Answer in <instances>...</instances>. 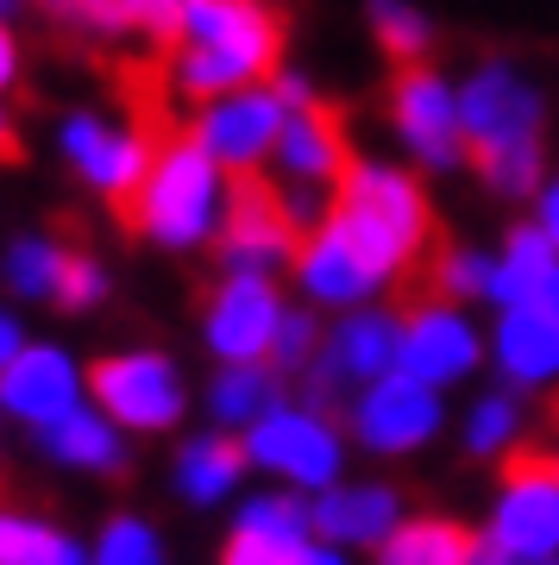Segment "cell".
<instances>
[{
	"mask_svg": "<svg viewBox=\"0 0 559 565\" xmlns=\"http://www.w3.org/2000/svg\"><path fill=\"white\" fill-rule=\"evenodd\" d=\"M57 546H63V534H51L44 522H25V515H7V509H0V565H51Z\"/></svg>",
	"mask_w": 559,
	"mask_h": 565,
	"instance_id": "obj_29",
	"label": "cell"
},
{
	"mask_svg": "<svg viewBox=\"0 0 559 565\" xmlns=\"http://www.w3.org/2000/svg\"><path fill=\"white\" fill-rule=\"evenodd\" d=\"M460 126H465V158L478 163V177L497 195L521 202V195L547 189V145H540L547 102L516 63L491 57L460 82Z\"/></svg>",
	"mask_w": 559,
	"mask_h": 565,
	"instance_id": "obj_2",
	"label": "cell"
},
{
	"mask_svg": "<svg viewBox=\"0 0 559 565\" xmlns=\"http://www.w3.org/2000/svg\"><path fill=\"white\" fill-rule=\"evenodd\" d=\"M302 565H346V559H340V553H327V546H308V559H302Z\"/></svg>",
	"mask_w": 559,
	"mask_h": 565,
	"instance_id": "obj_41",
	"label": "cell"
},
{
	"mask_svg": "<svg viewBox=\"0 0 559 565\" xmlns=\"http://www.w3.org/2000/svg\"><path fill=\"white\" fill-rule=\"evenodd\" d=\"M44 446L63 465H88V471H120V434L101 422V415H63L57 427H44Z\"/></svg>",
	"mask_w": 559,
	"mask_h": 565,
	"instance_id": "obj_27",
	"label": "cell"
},
{
	"mask_svg": "<svg viewBox=\"0 0 559 565\" xmlns=\"http://www.w3.org/2000/svg\"><path fill=\"white\" fill-rule=\"evenodd\" d=\"M397 359H402V315H371V308L346 315L334 327V340L320 345L315 371H308V403L334 415L346 384H383Z\"/></svg>",
	"mask_w": 559,
	"mask_h": 565,
	"instance_id": "obj_10",
	"label": "cell"
},
{
	"mask_svg": "<svg viewBox=\"0 0 559 565\" xmlns=\"http://www.w3.org/2000/svg\"><path fill=\"white\" fill-rule=\"evenodd\" d=\"M315 315H302V308H289V315H283V327H277V345H271V352H277V371H296V364H308L315 359Z\"/></svg>",
	"mask_w": 559,
	"mask_h": 565,
	"instance_id": "obj_35",
	"label": "cell"
},
{
	"mask_svg": "<svg viewBox=\"0 0 559 565\" xmlns=\"http://www.w3.org/2000/svg\"><path fill=\"white\" fill-rule=\"evenodd\" d=\"M472 434H465V440H472V452H497L503 440H509V434H516V396H509V390H497V396H484L478 408H472Z\"/></svg>",
	"mask_w": 559,
	"mask_h": 565,
	"instance_id": "obj_33",
	"label": "cell"
},
{
	"mask_svg": "<svg viewBox=\"0 0 559 565\" xmlns=\"http://www.w3.org/2000/svg\"><path fill=\"white\" fill-rule=\"evenodd\" d=\"M63 258H70V245L57 239H13L7 252V282L20 289V296H57V277H63Z\"/></svg>",
	"mask_w": 559,
	"mask_h": 565,
	"instance_id": "obj_28",
	"label": "cell"
},
{
	"mask_svg": "<svg viewBox=\"0 0 559 565\" xmlns=\"http://www.w3.org/2000/svg\"><path fill=\"white\" fill-rule=\"evenodd\" d=\"M308 559V541H277V534H259V527H240L220 565H302Z\"/></svg>",
	"mask_w": 559,
	"mask_h": 565,
	"instance_id": "obj_32",
	"label": "cell"
},
{
	"mask_svg": "<svg viewBox=\"0 0 559 565\" xmlns=\"http://www.w3.org/2000/svg\"><path fill=\"white\" fill-rule=\"evenodd\" d=\"M289 308L277 302V282L271 277H226L208 296V345L226 364H259L277 345V327Z\"/></svg>",
	"mask_w": 559,
	"mask_h": 565,
	"instance_id": "obj_13",
	"label": "cell"
},
{
	"mask_svg": "<svg viewBox=\"0 0 559 565\" xmlns=\"http://www.w3.org/2000/svg\"><path fill=\"white\" fill-rule=\"evenodd\" d=\"M365 20H371L378 51L397 63V70L428 63V51H434V20L421 13L415 0H365Z\"/></svg>",
	"mask_w": 559,
	"mask_h": 565,
	"instance_id": "obj_26",
	"label": "cell"
},
{
	"mask_svg": "<svg viewBox=\"0 0 559 565\" xmlns=\"http://www.w3.org/2000/svg\"><path fill=\"white\" fill-rule=\"evenodd\" d=\"M283 126H289V107L277 102V88L264 82V88H240V95H220L196 114V132L201 151L226 170V177H252L264 170V158L277 151Z\"/></svg>",
	"mask_w": 559,
	"mask_h": 565,
	"instance_id": "obj_9",
	"label": "cell"
},
{
	"mask_svg": "<svg viewBox=\"0 0 559 565\" xmlns=\"http://www.w3.org/2000/svg\"><path fill=\"white\" fill-rule=\"evenodd\" d=\"M472 546H478V534H465L460 522L421 515V522L397 527V534L383 541L378 565H472Z\"/></svg>",
	"mask_w": 559,
	"mask_h": 565,
	"instance_id": "obj_23",
	"label": "cell"
},
{
	"mask_svg": "<svg viewBox=\"0 0 559 565\" xmlns=\"http://www.w3.org/2000/svg\"><path fill=\"white\" fill-rule=\"evenodd\" d=\"M182 0H63V13L82 20L88 32H145V39L170 44Z\"/></svg>",
	"mask_w": 559,
	"mask_h": 565,
	"instance_id": "obj_25",
	"label": "cell"
},
{
	"mask_svg": "<svg viewBox=\"0 0 559 565\" xmlns=\"http://www.w3.org/2000/svg\"><path fill=\"white\" fill-rule=\"evenodd\" d=\"M277 396H283L277 371H264V364H226L208 403H214V422H226V427H259L264 415H277V408H283Z\"/></svg>",
	"mask_w": 559,
	"mask_h": 565,
	"instance_id": "obj_24",
	"label": "cell"
},
{
	"mask_svg": "<svg viewBox=\"0 0 559 565\" xmlns=\"http://www.w3.org/2000/svg\"><path fill=\"white\" fill-rule=\"evenodd\" d=\"M390 126L409 145V158L428 170H453L465 163V126H460V82H446L434 57L390 70Z\"/></svg>",
	"mask_w": 559,
	"mask_h": 565,
	"instance_id": "obj_8",
	"label": "cell"
},
{
	"mask_svg": "<svg viewBox=\"0 0 559 565\" xmlns=\"http://www.w3.org/2000/svg\"><path fill=\"white\" fill-rule=\"evenodd\" d=\"M302 221L277 177H226V214H220L214 252L226 264V277H271L277 264H296L302 252Z\"/></svg>",
	"mask_w": 559,
	"mask_h": 565,
	"instance_id": "obj_5",
	"label": "cell"
},
{
	"mask_svg": "<svg viewBox=\"0 0 559 565\" xmlns=\"http://www.w3.org/2000/svg\"><path fill=\"white\" fill-rule=\"evenodd\" d=\"M491 541L509 559H553L559 553V452L553 446H516L503 459V497Z\"/></svg>",
	"mask_w": 559,
	"mask_h": 565,
	"instance_id": "obj_6",
	"label": "cell"
},
{
	"mask_svg": "<svg viewBox=\"0 0 559 565\" xmlns=\"http://www.w3.org/2000/svg\"><path fill=\"white\" fill-rule=\"evenodd\" d=\"M20 352H25V345H20V327H13L7 315H0V371H7V364L20 359Z\"/></svg>",
	"mask_w": 559,
	"mask_h": 565,
	"instance_id": "obj_38",
	"label": "cell"
},
{
	"mask_svg": "<svg viewBox=\"0 0 559 565\" xmlns=\"http://www.w3.org/2000/svg\"><path fill=\"white\" fill-rule=\"evenodd\" d=\"M296 277H302V289L315 296V302H327V308H359L365 296H378V270L359 258V245L346 239L334 221H320L308 239H302V252H296Z\"/></svg>",
	"mask_w": 559,
	"mask_h": 565,
	"instance_id": "obj_18",
	"label": "cell"
},
{
	"mask_svg": "<svg viewBox=\"0 0 559 565\" xmlns=\"http://www.w3.org/2000/svg\"><path fill=\"white\" fill-rule=\"evenodd\" d=\"M472 364H478V333L465 327L460 308H415V315H402V359H397L402 377L440 390L453 377H465Z\"/></svg>",
	"mask_w": 559,
	"mask_h": 565,
	"instance_id": "obj_16",
	"label": "cell"
},
{
	"mask_svg": "<svg viewBox=\"0 0 559 565\" xmlns=\"http://www.w3.org/2000/svg\"><path fill=\"white\" fill-rule=\"evenodd\" d=\"M315 534L327 541H390L397 534V490L383 484H346L315 503Z\"/></svg>",
	"mask_w": 559,
	"mask_h": 565,
	"instance_id": "obj_21",
	"label": "cell"
},
{
	"mask_svg": "<svg viewBox=\"0 0 559 565\" xmlns=\"http://www.w3.org/2000/svg\"><path fill=\"white\" fill-rule=\"evenodd\" d=\"M245 471V446L226 440V434H201V440L182 446L177 459V484L189 503H214V497H226V490L240 484Z\"/></svg>",
	"mask_w": 559,
	"mask_h": 565,
	"instance_id": "obj_22",
	"label": "cell"
},
{
	"mask_svg": "<svg viewBox=\"0 0 559 565\" xmlns=\"http://www.w3.org/2000/svg\"><path fill=\"white\" fill-rule=\"evenodd\" d=\"M76 364L63 359L57 345H25L20 359L0 371V408L20 415L32 427H57L63 415H76Z\"/></svg>",
	"mask_w": 559,
	"mask_h": 565,
	"instance_id": "obj_17",
	"label": "cell"
},
{
	"mask_svg": "<svg viewBox=\"0 0 559 565\" xmlns=\"http://www.w3.org/2000/svg\"><path fill=\"white\" fill-rule=\"evenodd\" d=\"M57 7H63V0H57Z\"/></svg>",
	"mask_w": 559,
	"mask_h": 565,
	"instance_id": "obj_44",
	"label": "cell"
},
{
	"mask_svg": "<svg viewBox=\"0 0 559 565\" xmlns=\"http://www.w3.org/2000/svg\"><path fill=\"white\" fill-rule=\"evenodd\" d=\"M540 308H547V315H553V321H559V270H553V282L540 289Z\"/></svg>",
	"mask_w": 559,
	"mask_h": 565,
	"instance_id": "obj_40",
	"label": "cell"
},
{
	"mask_svg": "<svg viewBox=\"0 0 559 565\" xmlns=\"http://www.w3.org/2000/svg\"><path fill=\"white\" fill-rule=\"evenodd\" d=\"M352 163H359V151L346 139V114L334 102H308L289 114V126H283V139H277V170L289 189L334 195Z\"/></svg>",
	"mask_w": 559,
	"mask_h": 565,
	"instance_id": "obj_12",
	"label": "cell"
},
{
	"mask_svg": "<svg viewBox=\"0 0 559 565\" xmlns=\"http://www.w3.org/2000/svg\"><path fill=\"white\" fill-rule=\"evenodd\" d=\"M220 214H226V170L201 151L189 126H170L139 195L120 207V226L139 239L170 245V252H189V245L220 233Z\"/></svg>",
	"mask_w": 559,
	"mask_h": 565,
	"instance_id": "obj_4",
	"label": "cell"
},
{
	"mask_svg": "<svg viewBox=\"0 0 559 565\" xmlns=\"http://www.w3.org/2000/svg\"><path fill=\"white\" fill-rule=\"evenodd\" d=\"M107 296V277H101V264L88 252H70L63 258V277H57V302L63 308H95Z\"/></svg>",
	"mask_w": 559,
	"mask_h": 565,
	"instance_id": "obj_34",
	"label": "cell"
},
{
	"mask_svg": "<svg viewBox=\"0 0 559 565\" xmlns=\"http://www.w3.org/2000/svg\"><path fill=\"white\" fill-rule=\"evenodd\" d=\"M327 221L359 245V258L371 264L390 289H402V282L428 264V252L446 239L440 221H434L428 189H421L409 170L371 163V158H359L346 170V182L334 189V214H327Z\"/></svg>",
	"mask_w": 559,
	"mask_h": 565,
	"instance_id": "obj_3",
	"label": "cell"
},
{
	"mask_svg": "<svg viewBox=\"0 0 559 565\" xmlns=\"http://www.w3.org/2000/svg\"><path fill=\"white\" fill-rule=\"evenodd\" d=\"M0 163H20V132H13L7 114H0Z\"/></svg>",
	"mask_w": 559,
	"mask_h": 565,
	"instance_id": "obj_39",
	"label": "cell"
},
{
	"mask_svg": "<svg viewBox=\"0 0 559 565\" xmlns=\"http://www.w3.org/2000/svg\"><path fill=\"white\" fill-rule=\"evenodd\" d=\"M559 270V245L540 233V221H516L503 233V252L491 264V302L503 308H540V289Z\"/></svg>",
	"mask_w": 559,
	"mask_h": 565,
	"instance_id": "obj_19",
	"label": "cell"
},
{
	"mask_svg": "<svg viewBox=\"0 0 559 565\" xmlns=\"http://www.w3.org/2000/svg\"><path fill=\"white\" fill-rule=\"evenodd\" d=\"M20 82V39H13V25H0V95Z\"/></svg>",
	"mask_w": 559,
	"mask_h": 565,
	"instance_id": "obj_37",
	"label": "cell"
},
{
	"mask_svg": "<svg viewBox=\"0 0 559 565\" xmlns=\"http://www.w3.org/2000/svg\"><path fill=\"white\" fill-rule=\"evenodd\" d=\"M88 390L95 403L126 427H170L182 415V384H177V364L164 352H114V359H95L88 371Z\"/></svg>",
	"mask_w": 559,
	"mask_h": 565,
	"instance_id": "obj_11",
	"label": "cell"
},
{
	"mask_svg": "<svg viewBox=\"0 0 559 565\" xmlns=\"http://www.w3.org/2000/svg\"><path fill=\"white\" fill-rule=\"evenodd\" d=\"M95 565H164L158 534L145 522H133V515H120V522H107V534H101Z\"/></svg>",
	"mask_w": 559,
	"mask_h": 565,
	"instance_id": "obj_30",
	"label": "cell"
},
{
	"mask_svg": "<svg viewBox=\"0 0 559 565\" xmlns=\"http://www.w3.org/2000/svg\"><path fill=\"white\" fill-rule=\"evenodd\" d=\"M352 422H359V440L371 452H409V446H421L440 427V396L428 384H415V377L390 371L383 384H371L359 396Z\"/></svg>",
	"mask_w": 559,
	"mask_h": 565,
	"instance_id": "obj_15",
	"label": "cell"
},
{
	"mask_svg": "<svg viewBox=\"0 0 559 565\" xmlns=\"http://www.w3.org/2000/svg\"><path fill=\"white\" fill-rule=\"evenodd\" d=\"M245 459L283 471L289 484H327V478L340 471V440H334V427L320 422V415L277 408V415H264V422L252 427Z\"/></svg>",
	"mask_w": 559,
	"mask_h": 565,
	"instance_id": "obj_14",
	"label": "cell"
},
{
	"mask_svg": "<svg viewBox=\"0 0 559 565\" xmlns=\"http://www.w3.org/2000/svg\"><path fill=\"white\" fill-rule=\"evenodd\" d=\"M283 39L289 25L271 0H182L177 32L164 44V82L196 107L264 88L283 76Z\"/></svg>",
	"mask_w": 559,
	"mask_h": 565,
	"instance_id": "obj_1",
	"label": "cell"
},
{
	"mask_svg": "<svg viewBox=\"0 0 559 565\" xmlns=\"http://www.w3.org/2000/svg\"><path fill=\"white\" fill-rule=\"evenodd\" d=\"M240 527H259V534H277V541H308L315 509H302L296 497H259V503H245Z\"/></svg>",
	"mask_w": 559,
	"mask_h": 565,
	"instance_id": "obj_31",
	"label": "cell"
},
{
	"mask_svg": "<svg viewBox=\"0 0 559 565\" xmlns=\"http://www.w3.org/2000/svg\"><path fill=\"white\" fill-rule=\"evenodd\" d=\"M497 364L509 384H547V377H559V321L547 308H503Z\"/></svg>",
	"mask_w": 559,
	"mask_h": 565,
	"instance_id": "obj_20",
	"label": "cell"
},
{
	"mask_svg": "<svg viewBox=\"0 0 559 565\" xmlns=\"http://www.w3.org/2000/svg\"><path fill=\"white\" fill-rule=\"evenodd\" d=\"M51 565H88V559H82V553H76V546H70V541H63V546H57V559H51Z\"/></svg>",
	"mask_w": 559,
	"mask_h": 565,
	"instance_id": "obj_42",
	"label": "cell"
},
{
	"mask_svg": "<svg viewBox=\"0 0 559 565\" xmlns=\"http://www.w3.org/2000/svg\"><path fill=\"white\" fill-rule=\"evenodd\" d=\"M25 0H0V25H13V13H20Z\"/></svg>",
	"mask_w": 559,
	"mask_h": 565,
	"instance_id": "obj_43",
	"label": "cell"
},
{
	"mask_svg": "<svg viewBox=\"0 0 559 565\" xmlns=\"http://www.w3.org/2000/svg\"><path fill=\"white\" fill-rule=\"evenodd\" d=\"M535 207H540V214H535V221H540V233H547V239L559 245V177H547V189L535 195Z\"/></svg>",
	"mask_w": 559,
	"mask_h": 565,
	"instance_id": "obj_36",
	"label": "cell"
},
{
	"mask_svg": "<svg viewBox=\"0 0 559 565\" xmlns=\"http://www.w3.org/2000/svg\"><path fill=\"white\" fill-rule=\"evenodd\" d=\"M177 120H101V114H70L63 120V158L76 163L82 182H95L101 195L114 202V214H120L133 195H139L145 170H151V158H158L164 132H170Z\"/></svg>",
	"mask_w": 559,
	"mask_h": 565,
	"instance_id": "obj_7",
	"label": "cell"
}]
</instances>
